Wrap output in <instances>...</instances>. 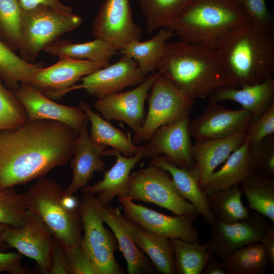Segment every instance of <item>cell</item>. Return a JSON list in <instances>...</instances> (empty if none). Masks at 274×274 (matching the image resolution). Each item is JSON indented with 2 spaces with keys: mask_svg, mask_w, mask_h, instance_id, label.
I'll use <instances>...</instances> for the list:
<instances>
[{
  "mask_svg": "<svg viewBox=\"0 0 274 274\" xmlns=\"http://www.w3.org/2000/svg\"><path fill=\"white\" fill-rule=\"evenodd\" d=\"M78 134L64 123L45 119L0 131V189L27 183L67 164Z\"/></svg>",
  "mask_w": 274,
  "mask_h": 274,
  "instance_id": "6da1fadb",
  "label": "cell"
},
{
  "mask_svg": "<svg viewBox=\"0 0 274 274\" xmlns=\"http://www.w3.org/2000/svg\"><path fill=\"white\" fill-rule=\"evenodd\" d=\"M215 50L222 87L239 88L272 77L273 28L239 24L223 35Z\"/></svg>",
  "mask_w": 274,
  "mask_h": 274,
  "instance_id": "7a4b0ae2",
  "label": "cell"
},
{
  "mask_svg": "<svg viewBox=\"0 0 274 274\" xmlns=\"http://www.w3.org/2000/svg\"><path fill=\"white\" fill-rule=\"evenodd\" d=\"M155 71L193 99L223 86L215 49L200 45L167 41Z\"/></svg>",
  "mask_w": 274,
  "mask_h": 274,
  "instance_id": "3957f363",
  "label": "cell"
},
{
  "mask_svg": "<svg viewBox=\"0 0 274 274\" xmlns=\"http://www.w3.org/2000/svg\"><path fill=\"white\" fill-rule=\"evenodd\" d=\"M249 21L236 0H194L163 27L180 41L215 49L226 31Z\"/></svg>",
  "mask_w": 274,
  "mask_h": 274,
  "instance_id": "277c9868",
  "label": "cell"
},
{
  "mask_svg": "<svg viewBox=\"0 0 274 274\" xmlns=\"http://www.w3.org/2000/svg\"><path fill=\"white\" fill-rule=\"evenodd\" d=\"M62 192L56 182L42 177L24 194L27 210L44 222L64 248L80 241L82 225L79 211L63 207Z\"/></svg>",
  "mask_w": 274,
  "mask_h": 274,
  "instance_id": "5b68a950",
  "label": "cell"
},
{
  "mask_svg": "<svg viewBox=\"0 0 274 274\" xmlns=\"http://www.w3.org/2000/svg\"><path fill=\"white\" fill-rule=\"evenodd\" d=\"M82 23L78 15L62 12L48 6L23 11L18 48L21 57L33 63L42 50Z\"/></svg>",
  "mask_w": 274,
  "mask_h": 274,
  "instance_id": "8992f818",
  "label": "cell"
},
{
  "mask_svg": "<svg viewBox=\"0 0 274 274\" xmlns=\"http://www.w3.org/2000/svg\"><path fill=\"white\" fill-rule=\"evenodd\" d=\"M79 214L84 234L80 243L99 274H121L123 270L115 258L117 240L104 225L102 206L95 196L83 192Z\"/></svg>",
  "mask_w": 274,
  "mask_h": 274,
  "instance_id": "52a82bcc",
  "label": "cell"
},
{
  "mask_svg": "<svg viewBox=\"0 0 274 274\" xmlns=\"http://www.w3.org/2000/svg\"><path fill=\"white\" fill-rule=\"evenodd\" d=\"M150 91L144 123L132 138L135 145L147 142L159 127L189 116L193 106L194 99L157 72Z\"/></svg>",
  "mask_w": 274,
  "mask_h": 274,
  "instance_id": "ba28073f",
  "label": "cell"
},
{
  "mask_svg": "<svg viewBox=\"0 0 274 274\" xmlns=\"http://www.w3.org/2000/svg\"><path fill=\"white\" fill-rule=\"evenodd\" d=\"M127 196L133 201L155 204L175 215L197 214L193 206L178 193L169 174L150 163L130 174Z\"/></svg>",
  "mask_w": 274,
  "mask_h": 274,
  "instance_id": "9c48e42d",
  "label": "cell"
},
{
  "mask_svg": "<svg viewBox=\"0 0 274 274\" xmlns=\"http://www.w3.org/2000/svg\"><path fill=\"white\" fill-rule=\"evenodd\" d=\"M117 199L123 216L143 228L170 239L201 242L198 232L193 224L197 214L168 216L136 204L128 196H119Z\"/></svg>",
  "mask_w": 274,
  "mask_h": 274,
  "instance_id": "30bf717a",
  "label": "cell"
},
{
  "mask_svg": "<svg viewBox=\"0 0 274 274\" xmlns=\"http://www.w3.org/2000/svg\"><path fill=\"white\" fill-rule=\"evenodd\" d=\"M270 222L256 212L249 218L235 223L215 219L210 224L209 236L205 244L222 261L234 251L260 242Z\"/></svg>",
  "mask_w": 274,
  "mask_h": 274,
  "instance_id": "8fae6325",
  "label": "cell"
},
{
  "mask_svg": "<svg viewBox=\"0 0 274 274\" xmlns=\"http://www.w3.org/2000/svg\"><path fill=\"white\" fill-rule=\"evenodd\" d=\"M91 32L117 51L140 41L142 28L134 23L129 0H106L94 20Z\"/></svg>",
  "mask_w": 274,
  "mask_h": 274,
  "instance_id": "7c38bea8",
  "label": "cell"
},
{
  "mask_svg": "<svg viewBox=\"0 0 274 274\" xmlns=\"http://www.w3.org/2000/svg\"><path fill=\"white\" fill-rule=\"evenodd\" d=\"M3 239L10 248L36 261L43 273H50L55 237L44 222L30 211L27 210L20 227L9 226L6 229Z\"/></svg>",
  "mask_w": 274,
  "mask_h": 274,
  "instance_id": "4fadbf2b",
  "label": "cell"
},
{
  "mask_svg": "<svg viewBox=\"0 0 274 274\" xmlns=\"http://www.w3.org/2000/svg\"><path fill=\"white\" fill-rule=\"evenodd\" d=\"M189 116L157 129L141 146L145 157L163 155L172 164L191 168L195 166L193 145L189 130Z\"/></svg>",
  "mask_w": 274,
  "mask_h": 274,
  "instance_id": "5bb4252c",
  "label": "cell"
},
{
  "mask_svg": "<svg viewBox=\"0 0 274 274\" xmlns=\"http://www.w3.org/2000/svg\"><path fill=\"white\" fill-rule=\"evenodd\" d=\"M147 77L137 63L129 57L121 55L112 65L100 68L82 78L80 84L68 88L66 93L73 90L84 89L97 99L121 91L124 88L140 84Z\"/></svg>",
  "mask_w": 274,
  "mask_h": 274,
  "instance_id": "9a60e30c",
  "label": "cell"
},
{
  "mask_svg": "<svg viewBox=\"0 0 274 274\" xmlns=\"http://www.w3.org/2000/svg\"><path fill=\"white\" fill-rule=\"evenodd\" d=\"M109 64V61L60 57L53 65L40 68L28 84L48 97L58 99L82 78Z\"/></svg>",
  "mask_w": 274,
  "mask_h": 274,
  "instance_id": "2e32d148",
  "label": "cell"
},
{
  "mask_svg": "<svg viewBox=\"0 0 274 274\" xmlns=\"http://www.w3.org/2000/svg\"><path fill=\"white\" fill-rule=\"evenodd\" d=\"M156 75V72L151 73L132 90L97 99L94 104L95 110L105 119L123 122L134 133L138 132L145 119V102Z\"/></svg>",
  "mask_w": 274,
  "mask_h": 274,
  "instance_id": "e0dca14e",
  "label": "cell"
},
{
  "mask_svg": "<svg viewBox=\"0 0 274 274\" xmlns=\"http://www.w3.org/2000/svg\"><path fill=\"white\" fill-rule=\"evenodd\" d=\"M13 93L22 106L28 121L45 119L60 122L78 134L89 121L79 107L56 103L28 83L20 84Z\"/></svg>",
  "mask_w": 274,
  "mask_h": 274,
  "instance_id": "ac0fdd59",
  "label": "cell"
},
{
  "mask_svg": "<svg viewBox=\"0 0 274 274\" xmlns=\"http://www.w3.org/2000/svg\"><path fill=\"white\" fill-rule=\"evenodd\" d=\"M252 120V115L243 109L233 110L210 103L201 115L190 121L189 133L196 141L223 138L246 131Z\"/></svg>",
  "mask_w": 274,
  "mask_h": 274,
  "instance_id": "d6986e66",
  "label": "cell"
},
{
  "mask_svg": "<svg viewBox=\"0 0 274 274\" xmlns=\"http://www.w3.org/2000/svg\"><path fill=\"white\" fill-rule=\"evenodd\" d=\"M105 156H115V164L104 173L102 179L81 189L83 192L94 194L102 206L109 205L116 196H127L131 171L142 159L145 157L141 146L140 151L133 156H124L114 149H106Z\"/></svg>",
  "mask_w": 274,
  "mask_h": 274,
  "instance_id": "ffe728a7",
  "label": "cell"
},
{
  "mask_svg": "<svg viewBox=\"0 0 274 274\" xmlns=\"http://www.w3.org/2000/svg\"><path fill=\"white\" fill-rule=\"evenodd\" d=\"M107 146L94 143L91 140L86 123L78 134L73 155L71 159L73 178L63 192L74 194L85 187L95 172L104 171L105 164L102 159Z\"/></svg>",
  "mask_w": 274,
  "mask_h": 274,
  "instance_id": "44dd1931",
  "label": "cell"
},
{
  "mask_svg": "<svg viewBox=\"0 0 274 274\" xmlns=\"http://www.w3.org/2000/svg\"><path fill=\"white\" fill-rule=\"evenodd\" d=\"M104 223L111 228L118 244L127 265L129 274L153 273L154 265L146 254L136 245L132 235L131 222L126 219L118 207L102 206Z\"/></svg>",
  "mask_w": 274,
  "mask_h": 274,
  "instance_id": "7402d4cb",
  "label": "cell"
},
{
  "mask_svg": "<svg viewBox=\"0 0 274 274\" xmlns=\"http://www.w3.org/2000/svg\"><path fill=\"white\" fill-rule=\"evenodd\" d=\"M209 98L210 103L225 100L236 102L252 115L254 120L261 117L274 102V79L271 77L259 83L239 88L220 87Z\"/></svg>",
  "mask_w": 274,
  "mask_h": 274,
  "instance_id": "603a6c76",
  "label": "cell"
},
{
  "mask_svg": "<svg viewBox=\"0 0 274 274\" xmlns=\"http://www.w3.org/2000/svg\"><path fill=\"white\" fill-rule=\"evenodd\" d=\"M150 164L166 170L180 195L190 202L198 214L208 224L215 219L210 209L208 196L200 186L197 168H182L170 163L163 155L152 158Z\"/></svg>",
  "mask_w": 274,
  "mask_h": 274,
  "instance_id": "cb8c5ba5",
  "label": "cell"
},
{
  "mask_svg": "<svg viewBox=\"0 0 274 274\" xmlns=\"http://www.w3.org/2000/svg\"><path fill=\"white\" fill-rule=\"evenodd\" d=\"M246 137V131H241L223 138L196 141L193 145L201 187L217 167L245 143Z\"/></svg>",
  "mask_w": 274,
  "mask_h": 274,
  "instance_id": "d4e9b609",
  "label": "cell"
},
{
  "mask_svg": "<svg viewBox=\"0 0 274 274\" xmlns=\"http://www.w3.org/2000/svg\"><path fill=\"white\" fill-rule=\"evenodd\" d=\"M79 107L85 113L90 122L89 135L94 143L110 146L126 157L133 156L140 151V146L133 143L130 133L126 134L114 126L94 112L87 103L80 101Z\"/></svg>",
  "mask_w": 274,
  "mask_h": 274,
  "instance_id": "484cf974",
  "label": "cell"
},
{
  "mask_svg": "<svg viewBox=\"0 0 274 274\" xmlns=\"http://www.w3.org/2000/svg\"><path fill=\"white\" fill-rule=\"evenodd\" d=\"M250 146L245 143L233 152L223 165L214 172L201 186L208 195L239 185L250 173L249 153Z\"/></svg>",
  "mask_w": 274,
  "mask_h": 274,
  "instance_id": "4316f807",
  "label": "cell"
},
{
  "mask_svg": "<svg viewBox=\"0 0 274 274\" xmlns=\"http://www.w3.org/2000/svg\"><path fill=\"white\" fill-rule=\"evenodd\" d=\"M131 227L136 245L149 257L156 271L163 274L176 273L171 239L147 230L132 222Z\"/></svg>",
  "mask_w": 274,
  "mask_h": 274,
  "instance_id": "83f0119b",
  "label": "cell"
},
{
  "mask_svg": "<svg viewBox=\"0 0 274 274\" xmlns=\"http://www.w3.org/2000/svg\"><path fill=\"white\" fill-rule=\"evenodd\" d=\"M174 35L172 30L162 27L150 40L133 41L119 51V54L132 59L145 75L153 73L157 63L163 54L167 42Z\"/></svg>",
  "mask_w": 274,
  "mask_h": 274,
  "instance_id": "f1b7e54d",
  "label": "cell"
},
{
  "mask_svg": "<svg viewBox=\"0 0 274 274\" xmlns=\"http://www.w3.org/2000/svg\"><path fill=\"white\" fill-rule=\"evenodd\" d=\"M43 51L59 58L69 57L94 62L109 61L118 51L105 41L98 39L81 43L57 40L46 47Z\"/></svg>",
  "mask_w": 274,
  "mask_h": 274,
  "instance_id": "f546056e",
  "label": "cell"
},
{
  "mask_svg": "<svg viewBox=\"0 0 274 274\" xmlns=\"http://www.w3.org/2000/svg\"><path fill=\"white\" fill-rule=\"evenodd\" d=\"M252 210L274 223V180L250 173L240 183Z\"/></svg>",
  "mask_w": 274,
  "mask_h": 274,
  "instance_id": "4dcf8cb0",
  "label": "cell"
},
{
  "mask_svg": "<svg viewBox=\"0 0 274 274\" xmlns=\"http://www.w3.org/2000/svg\"><path fill=\"white\" fill-rule=\"evenodd\" d=\"M239 185L208 195L210 209L215 218L225 223H235L249 218L251 213L242 201Z\"/></svg>",
  "mask_w": 274,
  "mask_h": 274,
  "instance_id": "1f68e13d",
  "label": "cell"
},
{
  "mask_svg": "<svg viewBox=\"0 0 274 274\" xmlns=\"http://www.w3.org/2000/svg\"><path fill=\"white\" fill-rule=\"evenodd\" d=\"M221 262L227 274H262L269 264L265 249L260 242L234 251Z\"/></svg>",
  "mask_w": 274,
  "mask_h": 274,
  "instance_id": "d6a6232c",
  "label": "cell"
},
{
  "mask_svg": "<svg viewBox=\"0 0 274 274\" xmlns=\"http://www.w3.org/2000/svg\"><path fill=\"white\" fill-rule=\"evenodd\" d=\"M42 67L40 64L29 62L15 54L2 41L0 33V77L13 92L20 84L29 83Z\"/></svg>",
  "mask_w": 274,
  "mask_h": 274,
  "instance_id": "836d02e7",
  "label": "cell"
},
{
  "mask_svg": "<svg viewBox=\"0 0 274 274\" xmlns=\"http://www.w3.org/2000/svg\"><path fill=\"white\" fill-rule=\"evenodd\" d=\"M175 256L176 273L201 274L208 262L213 257L206 244L191 243L171 239Z\"/></svg>",
  "mask_w": 274,
  "mask_h": 274,
  "instance_id": "e575fe53",
  "label": "cell"
},
{
  "mask_svg": "<svg viewBox=\"0 0 274 274\" xmlns=\"http://www.w3.org/2000/svg\"><path fill=\"white\" fill-rule=\"evenodd\" d=\"M151 33L166 26L181 14L194 0H138Z\"/></svg>",
  "mask_w": 274,
  "mask_h": 274,
  "instance_id": "d590c367",
  "label": "cell"
},
{
  "mask_svg": "<svg viewBox=\"0 0 274 274\" xmlns=\"http://www.w3.org/2000/svg\"><path fill=\"white\" fill-rule=\"evenodd\" d=\"M23 11L17 0H0V33L12 49H18Z\"/></svg>",
  "mask_w": 274,
  "mask_h": 274,
  "instance_id": "8d00e7d4",
  "label": "cell"
},
{
  "mask_svg": "<svg viewBox=\"0 0 274 274\" xmlns=\"http://www.w3.org/2000/svg\"><path fill=\"white\" fill-rule=\"evenodd\" d=\"M250 173L269 178L274 177V134L250 146Z\"/></svg>",
  "mask_w": 274,
  "mask_h": 274,
  "instance_id": "74e56055",
  "label": "cell"
},
{
  "mask_svg": "<svg viewBox=\"0 0 274 274\" xmlns=\"http://www.w3.org/2000/svg\"><path fill=\"white\" fill-rule=\"evenodd\" d=\"M26 212L24 194L16 192L13 187L0 189V224L20 227Z\"/></svg>",
  "mask_w": 274,
  "mask_h": 274,
  "instance_id": "f35d334b",
  "label": "cell"
},
{
  "mask_svg": "<svg viewBox=\"0 0 274 274\" xmlns=\"http://www.w3.org/2000/svg\"><path fill=\"white\" fill-rule=\"evenodd\" d=\"M1 80L0 77V131L15 129L27 121L22 106Z\"/></svg>",
  "mask_w": 274,
  "mask_h": 274,
  "instance_id": "ab89813d",
  "label": "cell"
},
{
  "mask_svg": "<svg viewBox=\"0 0 274 274\" xmlns=\"http://www.w3.org/2000/svg\"><path fill=\"white\" fill-rule=\"evenodd\" d=\"M63 250L69 274H99L80 241Z\"/></svg>",
  "mask_w": 274,
  "mask_h": 274,
  "instance_id": "60d3db41",
  "label": "cell"
},
{
  "mask_svg": "<svg viewBox=\"0 0 274 274\" xmlns=\"http://www.w3.org/2000/svg\"><path fill=\"white\" fill-rule=\"evenodd\" d=\"M246 133V140L250 146L274 134V102L261 117L251 121Z\"/></svg>",
  "mask_w": 274,
  "mask_h": 274,
  "instance_id": "b9f144b4",
  "label": "cell"
},
{
  "mask_svg": "<svg viewBox=\"0 0 274 274\" xmlns=\"http://www.w3.org/2000/svg\"><path fill=\"white\" fill-rule=\"evenodd\" d=\"M249 21L264 27L273 28L272 16L265 0H236Z\"/></svg>",
  "mask_w": 274,
  "mask_h": 274,
  "instance_id": "7bdbcfd3",
  "label": "cell"
},
{
  "mask_svg": "<svg viewBox=\"0 0 274 274\" xmlns=\"http://www.w3.org/2000/svg\"><path fill=\"white\" fill-rule=\"evenodd\" d=\"M21 254L0 251V273L27 274L29 271L22 264Z\"/></svg>",
  "mask_w": 274,
  "mask_h": 274,
  "instance_id": "ee69618b",
  "label": "cell"
},
{
  "mask_svg": "<svg viewBox=\"0 0 274 274\" xmlns=\"http://www.w3.org/2000/svg\"><path fill=\"white\" fill-rule=\"evenodd\" d=\"M50 273L69 274L63 248L55 238L51 254Z\"/></svg>",
  "mask_w": 274,
  "mask_h": 274,
  "instance_id": "f6af8a7d",
  "label": "cell"
},
{
  "mask_svg": "<svg viewBox=\"0 0 274 274\" xmlns=\"http://www.w3.org/2000/svg\"><path fill=\"white\" fill-rule=\"evenodd\" d=\"M22 11L32 9L40 6H48L64 13H73L71 7L61 3L59 0H17Z\"/></svg>",
  "mask_w": 274,
  "mask_h": 274,
  "instance_id": "bcb514c9",
  "label": "cell"
},
{
  "mask_svg": "<svg viewBox=\"0 0 274 274\" xmlns=\"http://www.w3.org/2000/svg\"><path fill=\"white\" fill-rule=\"evenodd\" d=\"M272 222L270 223L260 242L265 249L269 264L272 268L274 267V226Z\"/></svg>",
  "mask_w": 274,
  "mask_h": 274,
  "instance_id": "7dc6e473",
  "label": "cell"
},
{
  "mask_svg": "<svg viewBox=\"0 0 274 274\" xmlns=\"http://www.w3.org/2000/svg\"><path fill=\"white\" fill-rule=\"evenodd\" d=\"M61 202L63 207L71 212L79 211L80 200L74 194H65L62 192Z\"/></svg>",
  "mask_w": 274,
  "mask_h": 274,
  "instance_id": "c3c4849f",
  "label": "cell"
},
{
  "mask_svg": "<svg viewBox=\"0 0 274 274\" xmlns=\"http://www.w3.org/2000/svg\"><path fill=\"white\" fill-rule=\"evenodd\" d=\"M201 274H227L222 263L213 257L208 262Z\"/></svg>",
  "mask_w": 274,
  "mask_h": 274,
  "instance_id": "681fc988",
  "label": "cell"
},
{
  "mask_svg": "<svg viewBox=\"0 0 274 274\" xmlns=\"http://www.w3.org/2000/svg\"><path fill=\"white\" fill-rule=\"evenodd\" d=\"M9 226L7 225L0 224V251L6 252L10 248L3 239L4 232Z\"/></svg>",
  "mask_w": 274,
  "mask_h": 274,
  "instance_id": "f907efd6",
  "label": "cell"
}]
</instances>
